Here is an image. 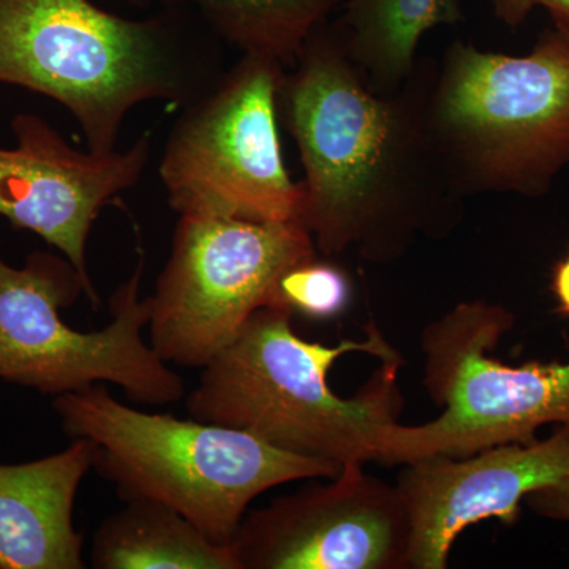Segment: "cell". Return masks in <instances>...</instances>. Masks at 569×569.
<instances>
[{
    "mask_svg": "<svg viewBox=\"0 0 569 569\" xmlns=\"http://www.w3.org/2000/svg\"><path fill=\"white\" fill-rule=\"evenodd\" d=\"M430 66L399 91H372L325 22L284 70L277 114L305 167L299 222L321 257L392 263L459 223L463 198L427 126Z\"/></svg>",
    "mask_w": 569,
    "mask_h": 569,
    "instance_id": "cell-1",
    "label": "cell"
},
{
    "mask_svg": "<svg viewBox=\"0 0 569 569\" xmlns=\"http://www.w3.org/2000/svg\"><path fill=\"white\" fill-rule=\"evenodd\" d=\"M366 331L362 342H309L295 331L293 313L261 307L203 367L187 411L293 455L342 467L377 462L378 438L403 406L402 359L376 325Z\"/></svg>",
    "mask_w": 569,
    "mask_h": 569,
    "instance_id": "cell-2",
    "label": "cell"
},
{
    "mask_svg": "<svg viewBox=\"0 0 569 569\" xmlns=\"http://www.w3.org/2000/svg\"><path fill=\"white\" fill-rule=\"evenodd\" d=\"M220 43L192 11L129 20L92 0H0V82L62 104L102 156L138 104L211 91L227 71Z\"/></svg>",
    "mask_w": 569,
    "mask_h": 569,
    "instance_id": "cell-3",
    "label": "cell"
},
{
    "mask_svg": "<svg viewBox=\"0 0 569 569\" xmlns=\"http://www.w3.org/2000/svg\"><path fill=\"white\" fill-rule=\"evenodd\" d=\"M63 432L96 443L93 468L123 501L178 511L230 546L252 500L299 479L336 478L342 466L293 455L246 432L119 402L107 383L52 400Z\"/></svg>",
    "mask_w": 569,
    "mask_h": 569,
    "instance_id": "cell-4",
    "label": "cell"
},
{
    "mask_svg": "<svg viewBox=\"0 0 569 569\" xmlns=\"http://www.w3.org/2000/svg\"><path fill=\"white\" fill-rule=\"evenodd\" d=\"M426 116L460 197L548 194L569 167V29L522 56L452 41L430 66Z\"/></svg>",
    "mask_w": 569,
    "mask_h": 569,
    "instance_id": "cell-5",
    "label": "cell"
},
{
    "mask_svg": "<svg viewBox=\"0 0 569 569\" xmlns=\"http://www.w3.org/2000/svg\"><path fill=\"white\" fill-rule=\"evenodd\" d=\"M137 244L133 274L111 296V321L93 332L77 331L61 317L86 295L66 257L33 252L14 268L0 252V380L54 397L111 383L144 406L182 400V378L142 336L151 301L140 296L146 254Z\"/></svg>",
    "mask_w": 569,
    "mask_h": 569,
    "instance_id": "cell-6",
    "label": "cell"
},
{
    "mask_svg": "<svg viewBox=\"0 0 569 569\" xmlns=\"http://www.w3.org/2000/svg\"><path fill=\"white\" fill-rule=\"evenodd\" d=\"M515 323L507 307L470 301L426 326L425 387L443 411L426 425L385 427L377 462L467 458L527 443L546 425H569V361L509 366L489 355Z\"/></svg>",
    "mask_w": 569,
    "mask_h": 569,
    "instance_id": "cell-7",
    "label": "cell"
},
{
    "mask_svg": "<svg viewBox=\"0 0 569 569\" xmlns=\"http://www.w3.org/2000/svg\"><path fill=\"white\" fill-rule=\"evenodd\" d=\"M284 70L276 59L242 54L182 108L159 164L176 213L299 222L305 186L284 167L277 114Z\"/></svg>",
    "mask_w": 569,
    "mask_h": 569,
    "instance_id": "cell-8",
    "label": "cell"
},
{
    "mask_svg": "<svg viewBox=\"0 0 569 569\" xmlns=\"http://www.w3.org/2000/svg\"><path fill=\"white\" fill-rule=\"evenodd\" d=\"M318 257L301 222L179 216L151 301V347L167 365L208 366L249 318L271 306L280 277Z\"/></svg>",
    "mask_w": 569,
    "mask_h": 569,
    "instance_id": "cell-9",
    "label": "cell"
},
{
    "mask_svg": "<svg viewBox=\"0 0 569 569\" xmlns=\"http://www.w3.org/2000/svg\"><path fill=\"white\" fill-rule=\"evenodd\" d=\"M230 548L238 569H410L411 520L397 486L353 462L246 515Z\"/></svg>",
    "mask_w": 569,
    "mask_h": 569,
    "instance_id": "cell-10",
    "label": "cell"
},
{
    "mask_svg": "<svg viewBox=\"0 0 569 569\" xmlns=\"http://www.w3.org/2000/svg\"><path fill=\"white\" fill-rule=\"evenodd\" d=\"M11 130L17 148H0V217L58 249L80 274L89 301L99 307L89 274V236L100 212L141 181L152 134L142 133L127 151L102 156L78 151L31 112L14 116Z\"/></svg>",
    "mask_w": 569,
    "mask_h": 569,
    "instance_id": "cell-11",
    "label": "cell"
},
{
    "mask_svg": "<svg viewBox=\"0 0 569 569\" xmlns=\"http://www.w3.org/2000/svg\"><path fill=\"white\" fill-rule=\"evenodd\" d=\"M565 478L569 425L545 440L406 463L396 486L411 520L410 569L448 568L449 552L463 530L486 519L515 526L530 493Z\"/></svg>",
    "mask_w": 569,
    "mask_h": 569,
    "instance_id": "cell-12",
    "label": "cell"
},
{
    "mask_svg": "<svg viewBox=\"0 0 569 569\" xmlns=\"http://www.w3.org/2000/svg\"><path fill=\"white\" fill-rule=\"evenodd\" d=\"M93 460L96 443L73 438L58 455L0 466V569L86 568L73 509Z\"/></svg>",
    "mask_w": 569,
    "mask_h": 569,
    "instance_id": "cell-13",
    "label": "cell"
},
{
    "mask_svg": "<svg viewBox=\"0 0 569 569\" xmlns=\"http://www.w3.org/2000/svg\"><path fill=\"white\" fill-rule=\"evenodd\" d=\"M331 22L340 47L378 93L399 91L418 66L422 37L462 20L458 0H346Z\"/></svg>",
    "mask_w": 569,
    "mask_h": 569,
    "instance_id": "cell-14",
    "label": "cell"
},
{
    "mask_svg": "<svg viewBox=\"0 0 569 569\" xmlns=\"http://www.w3.org/2000/svg\"><path fill=\"white\" fill-rule=\"evenodd\" d=\"M97 569H238L230 546L211 541L174 509L153 501H127L97 530Z\"/></svg>",
    "mask_w": 569,
    "mask_h": 569,
    "instance_id": "cell-15",
    "label": "cell"
},
{
    "mask_svg": "<svg viewBox=\"0 0 569 569\" xmlns=\"http://www.w3.org/2000/svg\"><path fill=\"white\" fill-rule=\"evenodd\" d=\"M140 10L192 11L222 43L291 69L310 33L346 0H126Z\"/></svg>",
    "mask_w": 569,
    "mask_h": 569,
    "instance_id": "cell-16",
    "label": "cell"
},
{
    "mask_svg": "<svg viewBox=\"0 0 569 569\" xmlns=\"http://www.w3.org/2000/svg\"><path fill=\"white\" fill-rule=\"evenodd\" d=\"M351 301V282L343 269L317 257L291 266L276 284L271 306L313 321L342 316Z\"/></svg>",
    "mask_w": 569,
    "mask_h": 569,
    "instance_id": "cell-17",
    "label": "cell"
},
{
    "mask_svg": "<svg viewBox=\"0 0 569 569\" xmlns=\"http://www.w3.org/2000/svg\"><path fill=\"white\" fill-rule=\"evenodd\" d=\"M523 503L541 518L569 523V478L530 493Z\"/></svg>",
    "mask_w": 569,
    "mask_h": 569,
    "instance_id": "cell-18",
    "label": "cell"
},
{
    "mask_svg": "<svg viewBox=\"0 0 569 569\" xmlns=\"http://www.w3.org/2000/svg\"><path fill=\"white\" fill-rule=\"evenodd\" d=\"M490 6L498 20L512 29L522 26L531 11L537 9L535 0H490Z\"/></svg>",
    "mask_w": 569,
    "mask_h": 569,
    "instance_id": "cell-19",
    "label": "cell"
},
{
    "mask_svg": "<svg viewBox=\"0 0 569 569\" xmlns=\"http://www.w3.org/2000/svg\"><path fill=\"white\" fill-rule=\"evenodd\" d=\"M550 291L556 301L557 312L569 317V252L553 266Z\"/></svg>",
    "mask_w": 569,
    "mask_h": 569,
    "instance_id": "cell-20",
    "label": "cell"
},
{
    "mask_svg": "<svg viewBox=\"0 0 569 569\" xmlns=\"http://www.w3.org/2000/svg\"><path fill=\"white\" fill-rule=\"evenodd\" d=\"M537 7L549 11L557 26L569 29V0H535Z\"/></svg>",
    "mask_w": 569,
    "mask_h": 569,
    "instance_id": "cell-21",
    "label": "cell"
}]
</instances>
